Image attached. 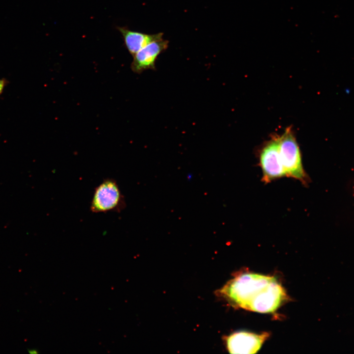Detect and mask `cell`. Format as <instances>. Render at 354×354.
I'll list each match as a JSON object with an SVG mask.
<instances>
[{"label": "cell", "mask_w": 354, "mask_h": 354, "mask_svg": "<svg viewBox=\"0 0 354 354\" xmlns=\"http://www.w3.org/2000/svg\"><path fill=\"white\" fill-rule=\"evenodd\" d=\"M118 29L123 36L127 49L133 56L148 43L163 39L162 32L149 34L133 31L125 27Z\"/></svg>", "instance_id": "obj_7"}, {"label": "cell", "mask_w": 354, "mask_h": 354, "mask_svg": "<svg viewBox=\"0 0 354 354\" xmlns=\"http://www.w3.org/2000/svg\"><path fill=\"white\" fill-rule=\"evenodd\" d=\"M279 150L286 177L307 185L309 177L303 168L299 147L291 127L279 137Z\"/></svg>", "instance_id": "obj_2"}, {"label": "cell", "mask_w": 354, "mask_h": 354, "mask_svg": "<svg viewBox=\"0 0 354 354\" xmlns=\"http://www.w3.org/2000/svg\"><path fill=\"white\" fill-rule=\"evenodd\" d=\"M232 305L261 313H272L288 299L274 276L245 272L236 276L218 291Z\"/></svg>", "instance_id": "obj_1"}, {"label": "cell", "mask_w": 354, "mask_h": 354, "mask_svg": "<svg viewBox=\"0 0 354 354\" xmlns=\"http://www.w3.org/2000/svg\"><path fill=\"white\" fill-rule=\"evenodd\" d=\"M7 84V81L5 79H0V95L2 93L4 87Z\"/></svg>", "instance_id": "obj_8"}, {"label": "cell", "mask_w": 354, "mask_h": 354, "mask_svg": "<svg viewBox=\"0 0 354 354\" xmlns=\"http://www.w3.org/2000/svg\"><path fill=\"white\" fill-rule=\"evenodd\" d=\"M259 165L262 172V181L267 184L286 177L279 150V137L272 138L260 150Z\"/></svg>", "instance_id": "obj_4"}, {"label": "cell", "mask_w": 354, "mask_h": 354, "mask_svg": "<svg viewBox=\"0 0 354 354\" xmlns=\"http://www.w3.org/2000/svg\"><path fill=\"white\" fill-rule=\"evenodd\" d=\"M168 40L162 39L146 45L133 56L132 70L140 74L146 70H155L158 56L168 48Z\"/></svg>", "instance_id": "obj_6"}, {"label": "cell", "mask_w": 354, "mask_h": 354, "mask_svg": "<svg viewBox=\"0 0 354 354\" xmlns=\"http://www.w3.org/2000/svg\"><path fill=\"white\" fill-rule=\"evenodd\" d=\"M268 336L267 332L237 331L227 337L226 345L231 354H253L259 351Z\"/></svg>", "instance_id": "obj_5"}, {"label": "cell", "mask_w": 354, "mask_h": 354, "mask_svg": "<svg viewBox=\"0 0 354 354\" xmlns=\"http://www.w3.org/2000/svg\"><path fill=\"white\" fill-rule=\"evenodd\" d=\"M28 351L30 354H37L39 353L38 350L35 348L28 349Z\"/></svg>", "instance_id": "obj_9"}, {"label": "cell", "mask_w": 354, "mask_h": 354, "mask_svg": "<svg viewBox=\"0 0 354 354\" xmlns=\"http://www.w3.org/2000/svg\"><path fill=\"white\" fill-rule=\"evenodd\" d=\"M125 206L124 197L114 178H106L95 187L90 206L92 212H119Z\"/></svg>", "instance_id": "obj_3"}]
</instances>
